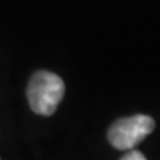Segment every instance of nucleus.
Returning a JSON list of instances; mask_svg holds the SVG:
<instances>
[{"instance_id":"f257e3e1","label":"nucleus","mask_w":160,"mask_h":160,"mask_svg":"<svg viewBox=\"0 0 160 160\" xmlns=\"http://www.w3.org/2000/svg\"><path fill=\"white\" fill-rule=\"evenodd\" d=\"M65 85L59 76L51 71H37L28 83L27 98L31 110L40 116L55 113L62 101Z\"/></svg>"},{"instance_id":"f03ea898","label":"nucleus","mask_w":160,"mask_h":160,"mask_svg":"<svg viewBox=\"0 0 160 160\" xmlns=\"http://www.w3.org/2000/svg\"><path fill=\"white\" fill-rule=\"evenodd\" d=\"M154 119L147 114H137L119 119L108 129V141L117 150L135 148L154 131Z\"/></svg>"},{"instance_id":"7ed1b4c3","label":"nucleus","mask_w":160,"mask_h":160,"mask_svg":"<svg viewBox=\"0 0 160 160\" xmlns=\"http://www.w3.org/2000/svg\"><path fill=\"white\" fill-rule=\"evenodd\" d=\"M120 160H147V159H145V156H144L141 151L132 148V150H128V153Z\"/></svg>"}]
</instances>
